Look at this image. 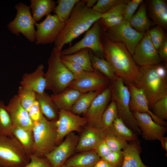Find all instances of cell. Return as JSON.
Returning a JSON list of instances; mask_svg holds the SVG:
<instances>
[{"mask_svg": "<svg viewBox=\"0 0 167 167\" xmlns=\"http://www.w3.org/2000/svg\"><path fill=\"white\" fill-rule=\"evenodd\" d=\"M126 3L117 5L107 12L102 14L99 20L104 32L119 24L124 20V14Z\"/></svg>", "mask_w": 167, "mask_h": 167, "instance_id": "d4e9b609", "label": "cell"}, {"mask_svg": "<svg viewBox=\"0 0 167 167\" xmlns=\"http://www.w3.org/2000/svg\"><path fill=\"white\" fill-rule=\"evenodd\" d=\"M102 91H91L83 93L71 107L70 111L79 115L84 113L88 109L95 97Z\"/></svg>", "mask_w": 167, "mask_h": 167, "instance_id": "836d02e7", "label": "cell"}, {"mask_svg": "<svg viewBox=\"0 0 167 167\" xmlns=\"http://www.w3.org/2000/svg\"><path fill=\"white\" fill-rule=\"evenodd\" d=\"M138 127L141 131L142 137L147 141H160L167 131L166 126L160 125L153 121L148 114L132 112Z\"/></svg>", "mask_w": 167, "mask_h": 167, "instance_id": "e0dca14e", "label": "cell"}, {"mask_svg": "<svg viewBox=\"0 0 167 167\" xmlns=\"http://www.w3.org/2000/svg\"><path fill=\"white\" fill-rule=\"evenodd\" d=\"M101 38L103 57L116 75L128 84L136 85L141 75L140 67L136 64L125 45L110 41L104 33Z\"/></svg>", "mask_w": 167, "mask_h": 167, "instance_id": "6da1fadb", "label": "cell"}, {"mask_svg": "<svg viewBox=\"0 0 167 167\" xmlns=\"http://www.w3.org/2000/svg\"><path fill=\"white\" fill-rule=\"evenodd\" d=\"M131 26L137 31L145 33L149 30L151 22L148 18L146 7L142 3L135 14L129 21Z\"/></svg>", "mask_w": 167, "mask_h": 167, "instance_id": "f1b7e54d", "label": "cell"}, {"mask_svg": "<svg viewBox=\"0 0 167 167\" xmlns=\"http://www.w3.org/2000/svg\"><path fill=\"white\" fill-rule=\"evenodd\" d=\"M56 121L49 120L43 116L39 121L33 123V154L45 156L57 146Z\"/></svg>", "mask_w": 167, "mask_h": 167, "instance_id": "5b68a950", "label": "cell"}, {"mask_svg": "<svg viewBox=\"0 0 167 167\" xmlns=\"http://www.w3.org/2000/svg\"><path fill=\"white\" fill-rule=\"evenodd\" d=\"M92 167H114L106 161L101 159Z\"/></svg>", "mask_w": 167, "mask_h": 167, "instance_id": "f907efd6", "label": "cell"}, {"mask_svg": "<svg viewBox=\"0 0 167 167\" xmlns=\"http://www.w3.org/2000/svg\"><path fill=\"white\" fill-rule=\"evenodd\" d=\"M132 57L139 67L159 64L161 59L151 41L148 31L136 47Z\"/></svg>", "mask_w": 167, "mask_h": 167, "instance_id": "2e32d148", "label": "cell"}, {"mask_svg": "<svg viewBox=\"0 0 167 167\" xmlns=\"http://www.w3.org/2000/svg\"><path fill=\"white\" fill-rule=\"evenodd\" d=\"M30 2L32 16L36 23L50 14L56 6L55 2L52 0H31Z\"/></svg>", "mask_w": 167, "mask_h": 167, "instance_id": "83f0119b", "label": "cell"}, {"mask_svg": "<svg viewBox=\"0 0 167 167\" xmlns=\"http://www.w3.org/2000/svg\"><path fill=\"white\" fill-rule=\"evenodd\" d=\"M64 25L55 14L48 15L42 22L35 24L36 28L35 44L39 45L54 43Z\"/></svg>", "mask_w": 167, "mask_h": 167, "instance_id": "4fadbf2b", "label": "cell"}, {"mask_svg": "<svg viewBox=\"0 0 167 167\" xmlns=\"http://www.w3.org/2000/svg\"><path fill=\"white\" fill-rule=\"evenodd\" d=\"M143 2L142 0H127L124 14V19L129 21Z\"/></svg>", "mask_w": 167, "mask_h": 167, "instance_id": "f6af8a7d", "label": "cell"}, {"mask_svg": "<svg viewBox=\"0 0 167 167\" xmlns=\"http://www.w3.org/2000/svg\"><path fill=\"white\" fill-rule=\"evenodd\" d=\"M122 151L124 159L121 167H148L141 159V147L138 139L129 142Z\"/></svg>", "mask_w": 167, "mask_h": 167, "instance_id": "7402d4cb", "label": "cell"}, {"mask_svg": "<svg viewBox=\"0 0 167 167\" xmlns=\"http://www.w3.org/2000/svg\"><path fill=\"white\" fill-rule=\"evenodd\" d=\"M111 89L109 86L95 97L87 110L82 114L88 124L95 128L104 129L102 115L111 100Z\"/></svg>", "mask_w": 167, "mask_h": 167, "instance_id": "5bb4252c", "label": "cell"}, {"mask_svg": "<svg viewBox=\"0 0 167 167\" xmlns=\"http://www.w3.org/2000/svg\"><path fill=\"white\" fill-rule=\"evenodd\" d=\"M160 141L161 142V147L163 149L167 151V137L164 136L161 138Z\"/></svg>", "mask_w": 167, "mask_h": 167, "instance_id": "816d5d0a", "label": "cell"}, {"mask_svg": "<svg viewBox=\"0 0 167 167\" xmlns=\"http://www.w3.org/2000/svg\"><path fill=\"white\" fill-rule=\"evenodd\" d=\"M111 91V99L117 105L118 118L137 135L141 134L136 121L130 108V92L123 80L118 77L111 82L110 85Z\"/></svg>", "mask_w": 167, "mask_h": 167, "instance_id": "8992f818", "label": "cell"}, {"mask_svg": "<svg viewBox=\"0 0 167 167\" xmlns=\"http://www.w3.org/2000/svg\"><path fill=\"white\" fill-rule=\"evenodd\" d=\"M13 124L6 106L0 101V134L13 136Z\"/></svg>", "mask_w": 167, "mask_h": 167, "instance_id": "d590c367", "label": "cell"}, {"mask_svg": "<svg viewBox=\"0 0 167 167\" xmlns=\"http://www.w3.org/2000/svg\"><path fill=\"white\" fill-rule=\"evenodd\" d=\"M60 167H71V166H67V165H66L65 164H64L62 165V166H61Z\"/></svg>", "mask_w": 167, "mask_h": 167, "instance_id": "db71d44e", "label": "cell"}, {"mask_svg": "<svg viewBox=\"0 0 167 167\" xmlns=\"http://www.w3.org/2000/svg\"><path fill=\"white\" fill-rule=\"evenodd\" d=\"M118 118L116 105L115 101L111 99L103 114L102 124L103 128L106 130L112 124L114 120Z\"/></svg>", "mask_w": 167, "mask_h": 167, "instance_id": "74e56055", "label": "cell"}, {"mask_svg": "<svg viewBox=\"0 0 167 167\" xmlns=\"http://www.w3.org/2000/svg\"><path fill=\"white\" fill-rule=\"evenodd\" d=\"M89 54L92 66L94 71H99L103 74L111 82L118 78L110 65L105 59L96 56L90 49Z\"/></svg>", "mask_w": 167, "mask_h": 167, "instance_id": "1f68e13d", "label": "cell"}, {"mask_svg": "<svg viewBox=\"0 0 167 167\" xmlns=\"http://www.w3.org/2000/svg\"><path fill=\"white\" fill-rule=\"evenodd\" d=\"M79 138L74 132L69 134L60 143L45 156L52 167H60L64 164L75 152Z\"/></svg>", "mask_w": 167, "mask_h": 167, "instance_id": "9a60e30c", "label": "cell"}, {"mask_svg": "<svg viewBox=\"0 0 167 167\" xmlns=\"http://www.w3.org/2000/svg\"><path fill=\"white\" fill-rule=\"evenodd\" d=\"M106 132L130 142L138 139L137 135L119 118H117Z\"/></svg>", "mask_w": 167, "mask_h": 167, "instance_id": "f546056e", "label": "cell"}, {"mask_svg": "<svg viewBox=\"0 0 167 167\" xmlns=\"http://www.w3.org/2000/svg\"><path fill=\"white\" fill-rule=\"evenodd\" d=\"M99 20L95 22L86 32L81 40L73 45L61 50L60 56L74 54L82 49L87 48L90 50L96 56L103 58V49L101 39L102 27Z\"/></svg>", "mask_w": 167, "mask_h": 167, "instance_id": "9c48e42d", "label": "cell"}, {"mask_svg": "<svg viewBox=\"0 0 167 167\" xmlns=\"http://www.w3.org/2000/svg\"><path fill=\"white\" fill-rule=\"evenodd\" d=\"M87 124L86 119L69 111L60 109L56 121L57 129L56 143H60L69 134L74 131L81 132Z\"/></svg>", "mask_w": 167, "mask_h": 167, "instance_id": "7c38bea8", "label": "cell"}, {"mask_svg": "<svg viewBox=\"0 0 167 167\" xmlns=\"http://www.w3.org/2000/svg\"><path fill=\"white\" fill-rule=\"evenodd\" d=\"M89 49H82L74 54L61 56L62 60L75 63L86 71H95L91 64L89 54Z\"/></svg>", "mask_w": 167, "mask_h": 167, "instance_id": "d6a6232c", "label": "cell"}, {"mask_svg": "<svg viewBox=\"0 0 167 167\" xmlns=\"http://www.w3.org/2000/svg\"><path fill=\"white\" fill-rule=\"evenodd\" d=\"M28 156L29 162L24 167H52L51 164L45 156H39L32 154Z\"/></svg>", "mask_w": 167, "mask_h": 167, "instance_id": "ee69618b", "label": "cell"}, {"mask_svg": "<svg viewBox=\"0 0 167 167\" xmlns=\"http://www.w3.org/2000/svg\"><path fill=\"white\" fill-rule=\"evenodd\" d=\"M81 133L75 153L96 150L104 139L106 132L104 129L95 128L87 124Z\"/></svg>", "mask_w": 167, "mask_h": 167, "instance_id": "ac0fdd59", "label": "cell"}, {"mask_svg": "<svg viewBox=\"0 0 167 167\" xmlns=\"http://www.w3.org/2000/svg\"><path fill=\"white\" fill-rule=\"evenodd\" d=\"M101 159L108 162L114 167H121L123 161L124 155L122 150L111 151Z\"/></svg>", "mask_w": 167, "mask_h": 167, "instance_id": "7bdbcfd3", "label": "cell"}, {"mask_svg": "<svg viewBox=\"0 0 167 167\" xmlns=\"http://www.w3.org/2000/svg\"><path fill=\"white\" fill-rule=\"evenodd\" d=\"M97 0H85V5L88 8H92L96 4Z\"/></svg>", "mask_w": 167, "mask_h": 167, "instance_id": "f5cc1de1", "label": "cell"}, {"mask_svg": "<svg viewBox=\"0 0 167 167\" xmlns=\"http://www.w3.org/2000/svg\"><path fill=\"white\" fill-rule=\"evenodd\" d=\"M104 139L111 151H122L128 144L124 139L113 134L106 133Z\"/></svg>", "mask_w": 167, "mask_h": 167, "instance_id": "f35d334b", "label": "cell"}, {"mask_svg": "<svg viewBox=\"0 0 167 167\" xmlns=\"http://www.w3.org/2000/svg\"><path fill=\"white\" fill-rule=\"evenodd\" d=\"M17 95L21 105L28 111L36 101L35 92L21 86L19 88Z\"/></svg>", "mask_w": 167, "mask_h": 167, "instance_id": "8d00e7d4", "label": "cell"}, {"mask_svg": "<svg viewBox=\"0 0 167 167\" xmlns=\"http://www.w3.org/2000/svg\"><path fill=\"white\" fill-rule=\"evenodd\" d=\"M12 133L28 156L33 154L34 140L32 130L14 127Z\"/></svg>", "mask_w": 167, "mask_h": 167, "instance_id": "4dcf8cb0", "label": "cell"}, {"mask_svg": "<svg viewBox=\"0 0 167 167\" xmlns=\"http://www.w3.org/2000/svg\"><path fill=\"white\" fill-rule=\"evenodd\" d=\"M149 11L154 22L162 28L167 26V4L163 0H152L149 2Z\"/></svg>", "mask_w": 167, "mask_h": 167, "instance_id": "484cf974", "label": "cell"}, {"mask_svg": "<svg viewBox=\"0 0 167 167\" xmlns=\"http://www.w3.org/2000/svg\"><path fill=\"white\" fill-rule=\"evenodd\" d=\"M36 100L38 102L41 111L45 117L50 121L57 120L59 109L52 100L50 96L45 92L36 93Z\"/></svg>", "mask_w": 167, "mask_h": 167, "instance_id": "4316f807", "label": "cell"}, {"mask_svg": "<svg viewBox=\"0 0 167 167\" xmlns=\"http://www.w3.org/2000/svg\"><path fill=\"white\" fill-rule=\"evenodd\" d=\"M152 109L154 114L160 119L165 121L167 119V96L157 100L155 103Z\"/></svg>", "mask_w": 167, "mask_h": 167, "instance_id": "b9f144b4", "label": "cell"}, {"mask_svg": "<svg viewBox=\"0 0 167 167\" xmlns=\"http://www.w3.org/2000/svg\"><path fill=\"white\" fill-rule=\"evenodd\" d=\"M61 51L53 48L48 60L47 71L44 75L45 89L51 90L53 94H58L68 88L75 78L62 62Z\"/></svg>", "mask_w": 167, "mask_h": 167, "instance_id": "277c9868", "label": "cell"}, {"mask_svg": "<svg viewBox=\"0 0 167 167\" xmlns=\"http://www.w3.org/2000/svg\"><path fill=\"white\" fill-rule=\"evenodd\" d=\"M145 33L137 31L132 27L129 21L124 19L104 33L110 41L124 44L132 56L136 47Z\"/></svg>", "mask_w": 167, "mask_h": 167, "instance_id": "ba28073f", "label": "cell"}, {"mask_svg": "<svg viewBox=\"0 0 167 167\" xmlns=\"http://www.w3.org/2000/svg\"><path fill=\"white\" fill-rule=\"evenodd\" d=\"M6 106L14 127L32 130L33 123L28 111L21 105L17 95L11 99Z\"/></svg>", "mask_w": 167, "mask_h": 167, "instance_id": "ffe728a7", "label": "cell"}, {"mask_svg": "<svg viewBox=\"0 0 167 167\" xmlns=\"http://www.w3.org/2000/svg\"><path fill=\"white\" fill-rule=\"evenodd\" d=\"M30 161L15 137L0 134V167H24Z\"/></svg>", "mask_w": 167, "mask_h": 167, "instance_id": "52a82bcc", "label": "cell"}, {"mask_svg": "<svg viewBox=\"0 0 167 167\" xmlns=\"http://www.w3.org/2000/svg\"><path fill=\"white\" fill-rule=\"evenodd\" d=\"M44 66L38 65L36 70L30 73H25L20 82V86L35 92L42 93L44 92L46 83L44 77Z\"/></svg>", "mask_w": 167, "mask_h": 167, "instance_id": "44dd1931", "label": "cell"}, {"mask_svg": "<svg viewBox=\"0 0 167 167\" xmlns=\"http://www.w3.org/2000/svg\"><path fill=\"white\" fill-rule=\"evenodd\" d=\"M30 118L33 123L38 122L44 116L38 102L36 100L28 111Z\"/></svg>", "mask_w": 167, "mask_h": 167, "instance_id": "bcb514c9", "label": "cell"}, {"mask_svg": "<svg viewBox=\"0 0 167 167\" xmlns=\"http://www.w3.org/2000/svg\"><path fill=\"white\" fill-rule=\"evenodd\" d=\"M102 14L87 7L85 0L80 1L74 6L70 17L55 42L54 47L61 51L63 46L88 31L101 18Z\"/></svg>", "mask_w": 167, "mask_h": 167, "instance_id": "7a4b0ae2", "label": "cell"}, {"mask_svg": "<svg viewBox=\"0 0 167 167\" xmlns=\"http://www.w3.org/2000/svg\"><path fill=\"white\" fill-rule=\"evenodd\" d=\"M77 153L69 158L64 164L72 167H92L101 159L96 150Z\"/></svg>", "mask_w": 167, "mask_h": 167, "instance_id": "cb8c5ba5", "label": "cell"}, {"mask_svg": "<svg viewBox=\"0 0 167 167\" xmlns=\"http://www.w3.org/2000/svg\"><path fill=\"white\" fill-rule=\"evenodd\" d=\"M111 83L109 79L99 71H85L75 78L68 87L84 93L91 91H102L109 87Z\"/></svg>", "mask_w": 167, "mask_h": 167, "instance_id": "8fae6325", "label": "cell"}, {"mask_svg": "<svg viewBox=\"0 0 167 167\" xmlns=\"http://www.w3.org/2000/svg\"><path fill=\"white\" fill-rule=\"evenodd\" d=\"M141 75L135 86L146 96L150 109L156 102L167 96V71L164 66L159 64L140 67Z\"/></svg>", "mask_w": 167, "mask_h": 167, "instance_id": "3957f363", "label": "cell"}, {"mask_svg": "<svg viewBox=\"0 0 167 167\" xmlns=\"http://www.w3.org/2000/svg\"><path fill=\"white\" fill-rule=\"evenodd\" d=\"M61 60L67 68L74 75L75 78L78 77L85 71L80 66L75 63Z\"/></svg>", "mask_w": 167, "mask_h": 167, "instance_id": "7dc6e473", "label": "cell"}, {"mask_svg": "<svg viewBox=\"0 0 167 167\" xmlns=\"http://www.w3.org/2000/svg\"><path fill=\"white\" fill-rule=\"evenodd\" d=\"M96 150L101 158L111 151L104 139L98 145Z\"/></svg>", "mask_w": 167, "mask_h": 167, "instance_id": "c3c4849f", "label": "cell"}, {"mask_svg": "<svg viewBox=\"0 0 167 167\" xmlns=\"http://www.w3.org/2000/svg\"><path fill=\"white\" fill-rule=\"evenodd\" d=\"M130 94V108L131 112L148 114L156 123L166 126L167 122L156 117L150 109L148 99L143 91L132 84H128Z\"/></svg>", "mask_w": 167, "mask_h": 167, "instance_id": "d6986e66", "label": "cell"}, {"mask_svg": "<svg viewBox=\"0 0 167 167\" xmlns=\"http://www.w3.org/2000/svg\"><path fill=\"white\" fill-rule=\"evenodd\" d=\"M126 0H98L92 9L101 14L106 13L115 6L123 3H126Z\"/></svg>", "mask_w": 167, "mask_h": 167, "instance_id": "ab89813d", "label": "cell"}, {"mask_svg": "<svg viewBox=\"0 0 167 167\" xmlns=\"http://www.w3.org/2000/svg\"><path fill=\"white\" fill-rule=\"evenodd\" d=\"M79 0H58L54 10L59 19L64 24L68 20L76 4Z\"/></svg>", "mask_w": 167, "mask_h": 167, "instance_id": "e575fe53", "label": "cell"}, {"mask_svg": "<svg viewBox=\"0 0 167 167\" xmlns=\"http://www.w3.org/2000/svg\"><path fill=\"white\" fill-rule=\"evenodd\" d=\"M17 13L14 19L8 24L7 27L13 34L18 36L20 33L31 42H35L36 23L30 12V6L20 2L15 6Z\"/></svg>", "mask_w": 167, "mask_h": 167, "instance_id": "30bf717a", "label": "cell"}, {"mask_svg": "<svg viewBox=\"0 0 167 167\" xmlns=\"http://www.w3.org/2000/svg\"><path fill=\"white\" fill-rule=\"evenodd\" d=\"M83 93L76 90L68 87L61 92L57 94H53L50 96L59 110L70 111L73 105Z\"/></svg>", "mask_w": 167, "mask_h": 167, "instance_id": "603a6c76", "label": "cell"}, {"mask_svg": "<svg viewBox=\"0 0 167 167\" xmlns=\"http://www.w3.org/2000/svg\"><path fill=\"white\" fill-rule=\"evenodd\" d=\"M160 58L165 61H167V40L166 38L157 50Z\"/></svg>", "mask_w": 167, "mask_h": 167, "instance_id": "681fc988", "label": "cell"}, {"mask_svg": "<svg viewBox=\"0 0 167 167\" xmlns=\"http://www.w3.org/2000/svg\"><path fill=\"white\" fill-rule=\"evenodd\" d=\"M148 32L151 41L157 50L166 38L163 28L156 25Z\"/></svg>", "mask_w": 167, "mask_h": 167, "instance_id": "60d3db41", "label": "cell"}]
</instances>
